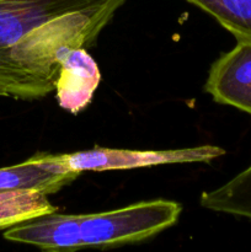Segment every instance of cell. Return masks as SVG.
Here are the masks:
<instances>
[{"instance_id": "obj_6", "label": "cell", "mask_w": 251, "mask_h": 252, "mask_svg": "<svg viewBox=\"0 0 251 252\" xmlns=\"http://www.w3.org/2000/svg\"><path fill=\"white\" fill-rule=\"evenodd\" d=\"M80 214H48L9 228L4 239L26 244L42 252H75L81 250Z\"/></svg>"}, {"instance_id": "obj_10", "label": "cell", "mask_w": 251, "mask_h": 252, "mask_svg": "<svg viewBox=\"0 0 251 252\" xmlns=\"http://www.w3.org/2000/svg\"><path fill=\"white\" fill-rule=\"evenodd\" d=\"M208 14L234 37L251 38V0H186Z\"/></svg>"}, {"instance_id": "obj_2", "label": "cell", "mask_w": 251, "mask_h": 252, "mask_svg": "<svg viewBox=\"0 0 251 252\" xmlns=\"http://www.w3.org/2000/svg\"><path fill=\"white\" fill-rule=\"evenodd\" d=\"M182 213L179 202H139L113 211L80 214L81 249H108L139 243L171 228Z\"/></svg>"}, {"instance_id": "obj_5", "label": "cell", "mask_w": 251, "mask_h": 252, "mask_svg": "<svg viewBox=\"0 0 251 252\" xmlns=\"http://www.w3.org/2000/svg\"><path fill=\"white\" fill-rule=\"evenodd\" d=\"M65 154L38 153L21 164L0 169V189H31L49 196L78 179Z\"/></svg>"}, {"instance_id": "obj_1", "label": "cell", "mask_w": 251, "mask_h": 252, "mask_svg": "<svg viewBox=\"0 0 251 252\" xmlns=\"http://www.w3.org/2000/svg\"><path fill=\"white\" fill-rule=\"evenodd\" d=\"M113 0H0V96L32 101L56 90L61 61L89 49Z\"/></svg>"}, {"instance_id": "obj_4", "label": "cell", "mask_w": 251, "mask_h": 252, "mask_svg": "<svg viewBox=\"0 0 251 252\" xmlns=\"http://www.w3.org/2000/svg\"><path fill=\"white\" fill-rule=\"evenodd\" d=\"M236 44L211 65L204 90L216 102L251 116V38L235 37Z\"/></svg>"}, {"instance_id": "obj_8", "label": "cell", "mask_w": 251, "mask_h": 252, "mask_svg": "<svg viewBox=\"0 0 251 252\" xmlns=\"http://www.w3.org/2000/svg\"><path fill=\"white\" fill-rule=\"evenodd\" d=\"M58 212L46 194L31 189H0V229Z\"/></svg>"}, {"instance_id": "obj_9", "label": "cell", "mask_w": 251, "mask_h": 252, "mask_svg": "<svg viewBox=\"0 0 251 252\" xmlns=\"http://www.w3.org/2000/svg\"><path fill=\"white\" fill-rule=\"evenodd\" d=\"M199 203L209 211L251 219V164L218 189L203 192Z\"/></svg>"}, {"instance_id": "obj_3", "label": "cell", "mask_w": 251, "mask_h": 252, "mask_svg": "<svg viewBox=\"0 0 251 252\" xmlns=\"http://www.w3.org/2000/svg\"><path fill=\"white\" fill-rule=\"evenodd\" d=\"M225 154L223 148L202 145L174 150H128L95 147L93 149L65 154L66 162L74 171H108L170 164L209 162Z\"/></svg>"}, {"instance_id": "obj_7", "label": "cell", "mask_w": 251, "mask_h": 252, "mask_svg": "<svg viewBox=\"0 0 251 252\" xmlns=\"http://www.w3.org/2000/svg\"><path fill=\"white\" fill-rule=\"evenodd\" d=\"M100 80V69L88 51L84 48L70 49L61 61L56 84L58 105L76 115L91 102Z\"/></svg>"}]
</instances>
